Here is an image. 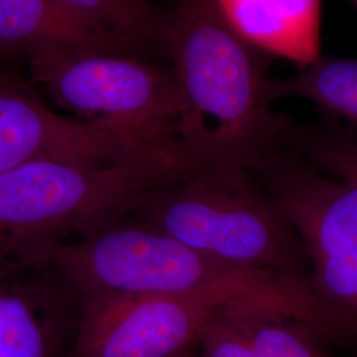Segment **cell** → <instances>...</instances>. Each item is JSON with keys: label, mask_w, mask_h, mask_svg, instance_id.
Here are the masks:
<instances>
[{"label": "cell", "mask_w": 357, "mask_h": 357, "mask_svg": "<svg viewBox=\"0 0 357 357\" xmlns=\"http://www.w3.org/2000/svg\"><path fill=\"white\" fill-rule=\"evenodd\" d=\"M166 56L181 94L178 138L200 169H249L289 146L294 123L268 100V54L213 0H172Z\"/></svg>", "instance_id": "cell-1"}, {"label": "cell", "mask_w": 357, "mask_h": 357, "mask_svg": "<svg viewBox=\"0 0 357 357\" xmlns=\"http://www.w3.org/2000/svg\"><path fill=\"white\" fill-rule=\"evenodd\" d=\"M22 258L52 268L78 298L227 294L301 320L320 337L330 335L307 280L233 265L128 222L75 241L53 243Z\"/></svg>", "instance_id": "cell-2"}, {"label": "cell", "mask_w": 357, "mask_h": 357, "mask_svg": "<svg viewBox=\"0 0 357 357\" xmlns=\"http://www.w3.org/2000/svg\"><path fill=\"white\" fill-rule=\"evenodd\" d=\"M199 171L178 141L115 162L45 156L13 167L0 174V255L121 225L146 195Z\"/></svg>", "instance_id": "cell-3"}, {"label": "cell", "mask_w": 357, "mask_h": 357, "mask_svg": "<svg viewBox=\"0 0 357 357\" xmlns=\"http://www.w3.org/2000/svg\"><path fill=\"white\" fill-rule=\"evenodd\" d=\"M299 236L332 337L357 335V162L337 128L294 125L289 146L248 169Z\"/></svg>", "instance_id": "cell-4"}, {"label": "cell", "mask_w": 357, "mask_h": 357, "mask_svg": "<svg viewBox=\"0 0 357 357\" xmlns=\"http://www.w3.org/2000/svg\"><path fill=\"white\" fill-rule=\"evenodd\" d=\"M126 222L233 265L310 277L299 236L248 169H200L146 195Z\"/></svg>", "instance_id": "cell-5"}, {"label": "cell", "mask_w": 357, "mask_h": 357, "mask_svg": "<svg viewBox=\"0 0 357 357\" xmlns=\"http://www.w3.org/2000/svg\"><path fill=\"white\" fill-rule=\"evenodd\" d=\"M26 60L35 82L75 119L135 141H178L183 103L169 65L85 51L38 52Z\"/></svg>", "instance_id": "cell-6"}, {"label": "cell", "mask_w": 357, "mask_h": 357, "mask_svg": "<svg viewBox=\"0 0 357 357\" xmlns=\"http://www.w3.org/2000/svg\"><path fill=\"white\" fill-rule=\"evenodd\" d=\"M227 294H94L78 298L68 357H172L195 348ZM246 301V299H243Z\"/></svg>", "instance_id": "cell-7"}, {"label": "cell", "mask_w": 357, "mask_h": 357, "mask_svg": "<svg viewBox=\"0 0 357 357\" xmlns=\"http://www.w3.org/2000/svg\"><path fill=\"white\" fill-rule=\"evenodd\" d=\"M135 141L52 110L16 77L0 81V174L45 156L115 162L167 144Z\"/></svg>", "instance_id": "cell-8"}, {"label": "cell", "mask_w": 357, "mask_h": 357, "mask_svg": "<svg viewBox=\"0 0 357 357\" xmlns=\"http://www.w3.org/2000/svg\"><path fill=\"white\" fill-rule=\"evenodd\" d=\"M79 301L52 268L0 255V357H68Z\"/></svg>", "instance_id": "cell-9"}, {"label": "cell", "mask_w": 357, "mask_h": 357, "mask_svg": "<svg viewBox=\"0 0 357 357\" xmlns=\"http://www.w3.org/2000/svg\"><path fill=\"white\" fill-rule=\"evenodd\" d=\"M44 51L101 52L151 60L126 38L60 0H0V59H26Z\"/></svg>", "instance_id": "cell-10"}, {"label": "cell", "mask_w": 357, "mask_h": 357, "mask_svg": "<svg viewBox=\"0 0 357 357\" xmlns=\"http://www.w3.org/2000/svg\"><path fill=\"white\" fill-rule=\"evenodd\" d=\"M230 26L268 56L298 65L321 56V0H213Z\"/></svg>", "instance_id": "cell-11"}, {"label": "cell", "mask_w": 357, "mask_h": 357, "mask_svg": "<svg viewBox=\"0 0 357 357\" xmlns=\"http://www.w3.org/2000/svg\"><path fill=\"white\" fill-rule=\"evenodd\" d=\"M270 102L301 98L337 115L357 137V59L320 56L298 68L286 78H270L266 88Z\"/></svg>", "instance_id": "cell-12"}, {"label": "cell", "mask_w": 357, "mask_h": 357, "mask_svg": "<svg viewBox=\"0 0 357 357\" xmlns=\"http://www.w3.org/2000/svg\"><path fill=\"white\" fill-rule=\"evenodd\" d=\"M227 310L255 357H330L319 336L301 320L243 299L230 301Z\"/></svg>", "instance_id": "cell-13"}, {"label": "cell", "mask_w": 357, "mask_h": 357, "mask_svg": "<svg viewBox=\"0 0 357 357\" xmlns=\"http://www.w3.org/2000/svg\"><path fill=\"white\" fill-rule=\"evenodd\" d=\"M138 47L149 59H166L167 13L153 0H60Z\"/></svg>", "instance_id": "cell-14"}, {"label": "cell", "mask_w": 357, "mask_h": 357, "mask_svg": "<svg viewBox=\"0 0 357 357\" xmlns=\"http://www.w3.org/2000/svg\"><path fill=\"white\" fill-rule=\"evenodd\" d=\"M227 303L209 320L199 343L202 347L199 357H255L252 345L231 319Z\"/></svg>", "instance_id": "cell-15"}, {"label": "cell", "mask_w": 357, "mask_h": 357, "mask_svg": "<svg viewBox=\"0 0 357 357\" xmlns=\"http://www.w3.org/2000/svg\"><path fill=\"white\" fill-rule=\"evenodd\" d=\"M339 138L342 141V144L344 146L347 153H349L357 162V137L354 135L349 130H342L337 128Z\"/></svg>", "instance_id": "cell-16"}, {"label": "cell", "mask_w": 357, "mask_h": 357, "mask_svg": "<svg viewBox=\"0 0 357 357\" xmlns=\"http://www.w3.org/2000/svg\"><path fill=\"white\" fill-rule=\"evenodd\" d=\"M13 73L8 70V68L4 64V61L0 59V81L1 79H7V78H13Z\"/></svg>", "instance_id": "cell-17"}, {"label": "cell", "mask_w": 357, "mask_h": 357, "mask_svg": "<svg viewBox=\"0 0 357 357\" xmlns=\"http://www.w3.org/2000/svg\"><path fill=\"white\" fill-rule=\"evenodd\" d=\"M193 349H195V348H190V349H185V351H183V352H180V354H178V355H175V356L172 357H199L197 356V355H195Z\"/></svg>", "instance_id": "cell-18"}, {"label": "cell", "mask_w": 357, "mask_h": 357, "mask_svg": "<svg viewBox=\"0 0 357 357\" xmlns=\"http://www.w3.org/2000/svg\"><path fill=\"white\" fill-rule=\"evenodd\" d=\"M354 3H355V4L357 6V0H354Z\"/></svg>", "instance_id": "cell-19"}]
</instances>
